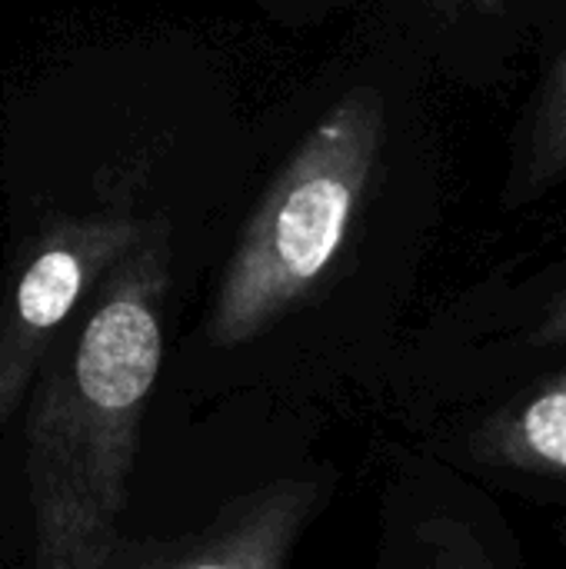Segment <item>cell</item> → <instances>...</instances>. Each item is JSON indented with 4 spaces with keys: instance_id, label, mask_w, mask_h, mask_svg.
Masks as SVG:
<instances>
[{
    "instance_id": "obj_1",
    "label": "cell",
    "mask_w": 566,
    "mask_h": 569,
    "mask_svg": "<svg viewBox=\"0 0 566 569\" xmlns=\"http://www.w3.org/2000/svg\"><path fill=\"white\" fill-rule=\"evenodd\" d=\"M167 230L153 227L103 273L67 350L43 357L27 417V483L40 569H110L163 360Z\"/></svg>"
},
{
    "instance_id": "obj_3",
    "label": "cell",
    "mask_w": 566,
    "mask_h": 569,
    "mask_svg": "<svg viewBox=\"0 0 566 569\" xmlns=\"http://www.w3.org/2000/svg\"><path fill=\"white\" fill-rule=\"evenodd\" d=\"M447 407L566 367V213L484 273L434 350Z\"/></svg>"
},
{
    "instance_id": "obj_8",
    "label": "cell",
    "mask_w": 566,
    "mask_h": 569,
    "mask_svg": "<svg viewBox=\"0 0 566 569\" xmlns=\"http://www.w3.org/2000/svg\"><path fill=\"white\" fill-rule=\"evenodd\" d=\"M566 190V43L534 73L510 123L497 203L527 213Z\"/></svg>"
},
{
    "instance_id": "obj_6",
    "label": "cell",
    "mask_w": 566,
    "mask_h": 569,
    "mask_svg": "<svg viewBox=\"0 0 566 569\" xmlns=\"http://www.w3.org/2000/svg\"><path fill=\"white\" fill-rule=\"evenodd\" d=\"M430 63L470 90H507L566 43V0H410Z\"/></svg>"
},
{
    "instance_id": "obj_4",
    "label": "cell",
    "mask_w": 566,
    "mask_h": 569,
    "mask_svg": "<svg viewBox=\"0 0 566 569\" xmlns=\"http://www.w3.org/2000/svg\"><path fill=\"white\" fill-rule=\"evenodd\" d=\"M123 207L57 217L17 253L0 283V430L37 380L67 317L143 237Z\"/></svg>"
},
{
    "instance_id": "obj_5",
    "label": "cell",
    "mask_w": 566,
    "mask_h": 569,
    "mask_svg": "<svg viewBox=\"0 0 566 569\" xmlns=\"http://www.w3.org/2000/svg\"><path fill=\"white\" fill-rule=\"evenodd\" d=\"M440 457L494 493L566 513V367L447 407Z\"/></svg>"
},
{
    "instance_id": "obj_7",
    "label": "cell",
    "mask_w": 566,
    "mask_h": 569,
    "mask_svg": "<svg viewBox=\"0 0 566 569\" xmlns=\"http://www.w3.org/2000/svg\"><path fill=\"white\" fill-rule=\"evenodd\" d=\"M317 483L284 480L227 503L203 530L130 543L120 540L110 569H280L287 563L307 513L317 503Z\"/></svg>"
},
{
    "instance_id": "obj_2",
    "label": "cell",
    "mask_w": 566,
    "mask_h": 569,
    "mask_svg": "<svg viewBox=\"0 0 566 569\" xmlns=\"http://www.w3.org/2000/svg\"><path fill=\"white\" fill-rule=\"evenodd\" d=\"M410 87V80H360L300 140L224 270L207 320L214 347L250 343L307 300L400 167L424 153Z\"/></svg>"
},
{
    "instance_id": "obj_9",
    "label": "cell",
    "mask_w": 566,
    "mask_h": 569,
    "mask_svg": "<svg viewBox=\"0 0 566 569\" xmlns=\"http://www.w3.org/2000/svg\"><path fill=\"white\" fill-rule=\"evenodd\" d=\"M554 533H557V543H560V550L566 553V513L557 517V523H554Z\"/></svg>"
}]
</instances>
